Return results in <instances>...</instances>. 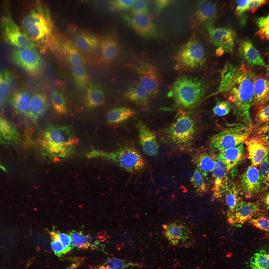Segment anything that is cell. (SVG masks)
<instances>
[{
	"mask_svg": "<svg viewBox=\"0 0 269 269\" xmlns=\"http://www.w3.org/2000/svg\"><path fill=\"white\" fill-rule=\"evenodd\" d=\"M72 71L77 87L80 90L85 89L88 84L89 78L83 66H72Z\"/></svg>",
	"mask_w": 269,
	"mask_h": 269,
	"instance_id": "39",
	"label": "cell"
},
{
	"mask_svg": "<svg viewBox=\"0 0 269 269\" xmlns=\"http://www.w3.org/2000/svg\"><path fill=\"white\" fill-rule=\"evenodd\" d=\"M260 175L264 183L267 184L269 179V159L266 157L260 164Z\"/></svg>",
	"mask_w": 269,
	"mask_h": 269,
	"instance_id": "49",
	"label": "cell"
},
{
	"mask_svg": "<svg viewBox=\"0 0 269 269\" xmlns=\"http://www.w3.org/2000/svg\"><path fill=\"white\" fill-rule=\"evenodd\" d=\"M48 14V12L45 13L43 11L35 13L33 21L26 30L25 34H27L31 39L35 41H43L48 38L52 31V26Z\"/></svg>",
	"mask_w": 269,
	"mask_h": 269,
	"instance_id": "11",
	"label": "cell"
},
{
	"mask_svg": "<svg viewBox=\"0 0 269 269\" xmlns=\"http://www.w3.org/2000/svg\"><path fill=\"white\" fill-rule=\"evenodd\" d=\"M72 246L79 249H88L90 245L91 238L82 231L73 230L69 232Z\"/></svg>",
	"mask_w": 269,
	"mask_h": 269,
	"instance_id": "37",
	"label": "cell"
},
{
	"mask_svg": "<svg viewBox=\"0 0 269 269\" xmlns=\"http://www.w3.org/2000/svg\"><path fill=\"white\" fill-rule=\"evenodd\" d=\"M51 100L53 107L58 113L63 114L66 113V99L62 93L55 90L52 94Z\"/></svg>",
	"mask_w": 269,
	"mask_h": 269,
	"instance_id": "41",
	"label": "cell"
},
{
	"mask_svg": "<svg viewBox=\"0 0 269 269\" xmlns=\"http://www.w3.org/2000/svg\"><path fill=\"white\" fill-rule=\"evenodd\" d=\"M207 85L199 79L189 76L178 78L168 93L179 106L185 108L191 107L200 101L205 95Z\"/></svg>",
	"mask_w": 269,
	"mask_h": 269,
	"instance_id": "2",
	"label": "cell"
},
{
	"mask_svg": "<svg viewBox=\"0 0 269 269\" xmlns=\"http://www.w3.org/2000/svg\"><path fill=\"white\" fill-rule=\"evenodd\" d=\"M30 94L24 91H14L9 98L10 104L17 114L28 115L31 99Z\"/></svg>",
	"mask_w": 269,
	"mask_h": 269,
	"instance_id": "24",
	"label": "cell"
},
{
	"mask_svg": "<svg viewBox=\"0 0 269 269\" xmlns=\"http://www.w3.org/2000/svg\"><path fill=\"white\" fill-rule=\"evenodd\" d=\"M249 0H237L236 9L239 14H242L246 10L247 6Z\"/></svg>",
	"mask_w": 269,
	"mask_h": 269,
	"instance_id": "52",
	"label": "cell"
},
{
	"mask_svg": "<svg viewBox=\"0 0 269 269\" xmlns=\"http://www.w3.org/2000/svg\"><path fill=\"white\" fill-rule=\"evenodd\" d=\"M20 141L18 130L10 122L0 116V143L14 145Z\"/></svg>",
	"mask_w": 269,
	"mask_h": 269,
	"instance_id": "22",
	"label": "cell"
},
{
	"mask_svg": "<svg viewBox=\"0 0 269 269\" xmlns=\"http://www.w3.org/2000/svg\"><path fill=\"white\" fill-rule=\"evenodd\" d=\"M195 122L190 116L183 114L177 118L165 130L168 140L179 147H186L191 144L197 132Z\"/></svg>",
	"mask_w": 269,
	"mask_h": 269,
	"instance_id": "4",
	"label": "cell"
},
{
	"mask_svg": "<svg viewBox=\"0 0 269 269\" xmlns=\"http://www.w3.org/2000/svg\"><path fill=\"white\" fill-rule=\"evenodd\" d=\"M239 53L242 57L249 64L264 66L266 64L258 50L251 42L245 41L241 44Z\"/></svg>",
	"mask_w": 269,
	"mask_h": 269,
	"instance_id": "25",
	"label": "cell"
},
{
	"mask_svg": "<svg viewBox=\"0 0 269 269\" xmlns=\"http://www.w3.org/2000/svg\"><path fill=\"white\" fill-rule=\"evenodd\" d=\"M51 245L54 254L58 257H61L67 252L61 243L57 239L51 238Z\"/></svg>",
	"mask_w": 269,
	"mask_h": 269,
	"instance_id": "48",
	"label": "cell"
},
{
	"mask_svg": "<svg viewBox=\"0 0 269 269\" xmlns=\"http://www.w3.org/2000/svg\"><path fill=\"white\" fill-rule=\"evenodd\" d=\"M217 14L215 4L208 0H200L198 3L196 12L198 19L206 27L213 26Z\"/></svg>",
	"mask_w": 269,
	"mask_h": 269,
	"instance_id": "21",
	"label": "cell"
},
{
	"mask_svg": "<svg viewBox=\"0 0 269 269\" xmlns=\"http://www.w3.org/2000/svg\"><path fill=\"white\" fill-rule=\"evenodd\" d=\"M225 201L228 207L227 216L229 217L234 211L237 206L241 202L237 189L234 185L227 183L225 189Z\"/></svg>",
	"mask_w": 269,
	"mask_h": 269,
	"instance_id": "34",
	"label": "cell"
},
{
	"mask_svg": "<svg viewBox=\"0 0 269 269\" xmlns=\"http://www.w3.org/2000/svg\"><path fill=\"white\" fill-rule=\"evenodd\" d=\"M51 238L55 239L59 241L63 245L67 252L73 248L71 244V239L68 234L61 232L57 231L50 232Z\"/></svg>",
	"mask_w": 269,
	"mask_h": 269,
	"instance_id": "42",
	"label": "cell"
},
{
	"mask_svg": "<svg viewBox=\"0 0 269 269\" xmlns=\"http://www.w3.org/2000/svg\"><path fill=\"white\" fill-rule=\"evenodd\" d=\"M170 2L169 0H158L156 1V4L157 10L159 11L167 6Z\"/></svg>",
	"mask_w": 269,
	"mask_h": 269,
	"instance_id": "54",
	"label": "cell"
},
{
	"mask_svg": "<svg viewBox=\"0 0 269 269\" xmlns=\"http://www.w3.org/2000/svg\"><path fill=\"white\" fill-rule=\"evenodd\" d=\"M258 121L261 123H267L269 120V105L267 103L258 109L256 115Z\"/></svg>",
	"mask_w": 269,
	"mask_h": 269,
	"instance_id": "47",
	"label": "cell"
},
{
	"mask_svg": "<svg viewBox=\"0 0 269 269\" xmlns=\"http://www.w3.org/2000/svg\"><path fill=\"white\" fill-rule=\"evenodd\" d=\"M243 143L220 152L218 154L217 160L223 163L227 171L237 165L243 159L244 152Z\"/></svg>",
	"mask_w": 269,
	"mask_h": 269,
	"instance_id": "20",
	"label": "cell"
},
{
	"mask_svg": "<svg viewBox=\"0 0 269 269\" xmlns=\"http://www.w3.org/2000/svg\"><path fill=\"white\" fill-rule=\"evenodd\" d=\"M78 139L67 127L52 126L45 131L42 141L46 151L52 155L64 157L69 154Z\"/></svg>",
	"mask_w": 269,
	"mask_h": 269,
	"instance_id": "3",
	"label": "cell"
},
{
	"mask_svg": "<svg viewBox=\"0 0 269 269\" xmlns=\"http://www.w3.org/2000/svg\"><path fill=\"white\" fill-rule=\"evenodd\" d=\"M253 105L257 110L268 103L269 100V82L267 76L255 74L253 82Z\"/></svg>",
	"mask_w": 269,
	"mask_h": 269,
	"instance_id": "18",
	"label": "cell"
},
{
	"mask_svg": "<svg viewBox=\"0 0 269 269\" xmlns=\"http://www.w3.org/2000/svg\"><path fill=\"white\" fill-rule=\"evenodd\" d=\"M124 96L130 101L143 105L147 104L150 96L138 82L131 86L125 93Z\"/></svg>",
	"mask_w": 269,
	"mask_h": 269,
	"instance_id": "30",
	"label": "cell"
},
{
	"mask_svg": "<svg viewBox=\"0 0 269 269\" xmlns=\"http://www.w3.org/2000/svg\"><path fill=\"white\" fill-rule=\"evenodd\" d=\"M148 14L134 15L131 17L123 14V18L140 35L144 37H154L157 36L156 28Z\"/></svg>",
	"mask_w": 269,
	"mask_h": 269,
	"instance_id": "14",
	"label": "cell"
},
{
	"mask_svg": "<svg viewBox=\"0 0 269 269\" xmlns=\"http://www.w3.org/2000/svg\"><path fill=\"white\" fill-rule=\"evenodd\" d=\"M256 23L259 28V32L263 36L268 38L269 35V16L257 18Z\"/></svg>",
	"mask_w": 269,
	"mask_h": 269,
	"instance_id": "45",
	"label": "cell"
},
{
	"mask_svg": "<svg viewBox=\"0 0 269 269\" xmlns=\"http://www.w3.org/2000/svg\"><path fill=\"white\" fill-rule=\"evenodd\" d=\"M102 57L105 62H109L117 56L119 51L118 47L115 40L113 39H104L101 44Z\"/></svg>",
	"mask_w": 269,
	"mask_h": 269,
	"instance_id": "33",
	"label": "cell"
},
{
	"mask_svg": "<svg viewBox=\"0 0 269 269\" xmlns=\"http://www.w3.org/2000/svg\"><path fill=\"white\" fill-rule=\"evenodd\" d=\"M134 114L131 109L123 107L114 108L108 113L107 118L110 123H117L123 122Z\"/></svg>",
	"mask_w": 269,
	"mask_h": 269,
	"instance_id": "35",
	"label": "cell"
},
{
	"mask_svg": "<svg viewBox=\"0 0 269 269\" xmlns=\"http://www.w3.org/2000/svg\"><path fill=\"white\" fill-rule=\"evenodd\" d=\"M249 221L250 223L257 228L263 231H269V219L265 215L253 217Z\"/></svg>",
	"mask_w": 269,
	"mask_h": 269,
	"instance_id": "43",
	"label": "cell"
},
{
	"mask_svg": "<svg viewBox=\"0 0 269 269\" xmlns=\"http://www.w3.org/2000/svg\"><path fill=\"white\" fill-rule=\"evenodd\" d=\"M72 263L66 269H76L83 263L84 260V258L77 257L73 259Z\"/></svg>",
	"mask_w": 269,
	"mask_h": 269,
	"instance_id": "51",
	"label": "cell"
},
{
	"mask_svg": "<svg viewBox=\"0 0 269 269\" xmlns=\"http://www.w3.org/2000/svg\"><path fill=\"white\" fill-rule=\"evenodd\" d=\"M254 75L244 65L227 63L221 72L218 89L232 104L238 119L248 125L252 123L250 110L253 104Z\"/></svg>",
	"mask_w": 269,
	"mask_h": 269,
	"instance_id": "1",
	"label": "cell"
},
{
	"mask_svg": "<svg viewBox=\"0 0 269 269\" xmlns=\"http://www.w3.org/2000/svg\"><path fill=\"white\" fill-rule=\"evenodd\" d=\"M230 110L229 104L227 102L221 101L218 102L213 109L215 114L217 115L222 116L229 113Z\"/></svg>",
	"mask_w": 269,
	"mask_h": 269,
	"instance_id": "46",
	"label": "cell"
},
{
	"mask_svg": "<svg viewBox=\"0 0 269 269\" xmlns=\"http://www.w3.org/2000/svg\"><path fill=\"white\" fill-rule=\"evenodd\" d=\"M13 62L32 75L40 73L44 66L42 59L37 52L33 49H17L11 54Z\"/></svg>",
	"mask_w": 269,
	"mask_h": 269,
	"instance_id": "7",
	"label": "cell"
},
{
	"mask_svg": "<svg viewBox=\"0 0 269 269\" xmlns=\"http://www.w3.org/2000/svg\"><path fill=\"white\" fill-rule=\"evenodd\" d=\"M265 0H249L246 7V10L256 8L263 4Z\"/></svg>",
	"mask_w": 269,
	"mask_h": 269,
	"instance_id": "53",
	"label": "cell"
},
{
	"mask_svg": "<svg viewBox=\"0 0 269 269\" xmlns=\"http://www.w3.org/2000/svg\"><path fill=\"white\" fill-rule=\"evenodd\" d=\"M76 45L78 49L85 53L93 51L97 48L99 42L93 35L85 33L77 34L75 37Z\"/></svg>",
	"mask_w": 269,
	"mask_h": 269,
	"instance_id": "29",
	"label": "cell"
},
{
	"mask_svg": "<svg viewBox=\"0 0 269 269\" xmlns=\"http://www.w3.org/2000/svg\"><path fill=\"white\" fill-rule=\"evenodd\" d=\"M134 0H116L112 1L113 7L119 9H127L131 8Z\"/></svg>",
	"mask_w": 269,
	"mask_h": 269,
	"instance_id": "50",
	"label": "cell"
},
{
	"mask_svg": "<svg viewBox=\"0 0 269 269\" xmlns=\"http://www.w3.org/2000/svg\"><path fill=\"white\" fill-rule=\"evenodd\" d=\"M206 27L209 33L211 41L218 47L217 50L222 54L224 52L232 51L235 37L231 29L225 27L215 28L213 26Z\"/></svg>",
	"mask_w": 269,
	"mask_h": 269,
	"instance_id": "12",
	"label": "cell"
},
{
	"mask_svg": "<svg viewBox=\"0 0 269 269\" xmlns=\"http://www.w3.org/2000/svg\"><path fill=\"white\" fill-rule=\"evenodd\" d=\"M141 266L142 265L137 263L113 257L94 266L91 269H126L130 267Z\"/></svg>",
	"mask_w": 269,
	"mask_h": 269,
	"instance_id": "32",
	"label": "cell"
},
{
	"mask_svg": "<svg viewBox=\"0 0 269 269\" xmlns=\"http://www.w3.org/2000/svg\"><path fill=\"white\" fill-rule=\"evenodd\" d=\"M244 142L246 147L248 157L252 165L255 166L260 164L268 156L269 146L257 135L249 137Z\"/></svg>",
	"mask_w": 269,
	"mask_h": 269,
	"instance_id": "16",
	"label": "cell"
},
{
	"mask_svg": "<svg viewBox=\"0 0 269 269\" xmlns=\"http://www.w3.org/2000/svg\"><path fill=\"white\" fill-rule=\"evenodd\" d=\"M64 52L68 61L72 66H83L85 60L75 44L68 41L64 46Z\"/></svg>",
	"mask_w": 269,
	"mask_h": 269,
	"instance_id": "31",
	"label": "cell"
},
{
	"mask_svg": "<svg viewBox=\"0 0 269 269\" xmlns=\"http://www.w3.org/2000/svg\"><path fill=\"white\" fill-rule=\"evenodd\" d=\"M260 206L258 202H241L233 214L228 217V222L233 225H241L259 213Z\"/></svg>",
	"mask_w": 269,
	"mask_h": 269,
	"instance_id": "15",
	"label": "cell"
},
{
	"mask_svg": "<svg viewBox=\"0 0 269 269\" xmlns=\"http://www.w3.org/2000/svg\"><path fill=\"white\" fill-rule=\"evenodd\" d=\"M205 58L204 49L195 38H192L183 46L176 57V69H192L204 64Z\"/></svg>",
	"mask_w": 269,
	"mask_h": 269,
	"instance_id": "6",
	"label": "cell"
},
{
	"mask_svg": "<svg viewBox=\"0 0 269 269\" xmlns=\"http://www.w3.org/2000/svg\"><path fill=\"white\" fill-rule=\"evenodd\" d=\"M132 13L134 15L140 14H148L149 11L146 0H134L131 7Z\"/></svg>",
	"mask_w": 269,
	"mask_h": 269,
	"instance_id": "44",
	"label": "cell"
},
{
	"mask_svg": "<svg viewBox=\"0 0 269 269\" xmlns=\"http://www.w3.org/2000/svg\"><path fill=\"white\" fill-rule=\"evenodd\" d=\"M98 156L111 159L130 173L139 172L145 166L144 160L139 153L133 147L128 145L124 146L110 153L100 151Z\"/></svg>",
	"mask_w": 269,
	"mask_h": 269,
	"instance_id": "5",
	"label": "cell"
},
{
	"mask_svg": "<svg viewBox=\"0 0 269 269\" xmlns=\"http://www.w3.org/2000/svg\"><path fill=\"white\" fill-rule=\"evenodd\" d=\"M136 69L139 76L138 83L150 96H156L159 91L160 86L159 77L157 67L145 63L137 67Z\"/></svg>",
	"mask_w": 269,
	"mask_h": 269,
	"instance_id": "10",
	"label": "cell"
},
{
	"mask_svg": "<svg viewBox=\"0 0 269 269\" xmlns=\"http://www.w3.org/2000/svg\"><path fill=\"white\" fill-rule=\"evenodd\" d=\"M195 161L198 169L205 176L207 172L213 171L215 166L216 161L207 153L200 155L196 158Z\"/></svg>",
	"mask_w": 269,
	"mask_h": 269,
	"instance_id": "38",
	"label": "cell"
},
{
	"mask_svg": "<svg viewBox=\"0 0 269 269\" xmlns=\"http://www.w3.org/2000/svg\"><path fill=\"white\" fill-rule=\"evenodd\" d=\"M250 265L252 269H269L268 251L263 248L258 250L251 257Z\"/></svg>",
	"mask_w": 269,
	"mask_h": 269,
	"instance_id": "36",
	"label": "cell"
},
{
	"mask_svg": "<svg viewBox=\"0 0 269 269\" xmlns=\"http://www.w3.org/2000/svg\"><path fill=\"white\" fill-rule=\"evenodd\" d=\"M226 170L225 167L222 162L217 160L216 161L213 175L214 179L213 195L216 198L221 197L224 193L228 183Z\"/></svg>",
	"mask_w": 269,
	"mask_h": 269,
	"instance_id": "26",
	"label": "cell"
},
{
	"mask_svg": "<svg viewBox=\"0 0 269 269\" xmlns=\"http://www.w3.org/2000/svg\"><path fill=\"white\" fill-rule=\"evenodd\" d=\"M205 176L199 170L196 169L192 176L191 181L192 185L199 194H203L207 190V186Z\"/></svg>",
	"mask_w": 269,
	"mask_h": 269,
	"instance_id": "40",
	"label": "cell"
},
{
	"mask_svg": "<svg viewBox=\"0 0 269 269\" xmlns=\"http://www.w3.org/2000/svg\"><path fill=\"white\" fill-rule=\"evenodd\" d=\"M15 83L14 77L10 71H0V109L15 91Z\"/></svg>",
	"mask_w": 269,
	"mask_h": 269,
	"instance_id": "23",
	"label": "cell"
},
{
	"mask_svg": "<svg viewBox=\"0 0 269 269\" xmlns=\"http://www.w3.org/2000/svg\"><path fill=\"white\" fill-rule=\"evenodd\" d=\"M249 136L245 133L225 130L212 136L209 145L212 150L219 152L243 143Z\"/></svg>",
	"mask_w": 269,
	"mask_h": 269,
	"instance_id": "9",
	"label": "cell"
},
{
	"mask_svg": "<svg viewBox=\"0 0 269 269\" xmlns=\"http://www.w3.org/2000/svg\"><path fill=\"white\" fill-rule=\"evenodd\" d=\"M85 99L88 107L93 108L102 105L104 100V94L101 86L94 83H88Z\"/></svg>",
	"mask_w": 269,
	"mask_h": 269,
	"instance_id": "28",
	"label": "cell"
},
{
	"mask_svg": "<svg viewBox=\"0 0 269 269\" xmlns=\"http://www.w3.org/2000/svg\"><path fill=\"white\" fill-rule=\"evenodd\" d=\"M262 181L258 169L253 165L249 166L241 178V186L243 191L248 194L257 192L260 189Z\"/></svg>",
	"mask_w": 269,
	"mask_h": 269,
	"instance_id": "19",
	"label": "cell"
},
{
	"mask_svg": "<svg viewBox=\"0 0 269 269\" xmlns=\"http://www.w3.org/2000/svg\"><path fill=\"white\" fill-rule=\"evenodd\" d=\"M163 226L164 236L173 245L185 243L192 237L191 229L184 222L174 221Z\"/></svg>",
	"mask_w": 269,
	"mask_h": 269,
	"instance_id": "13",
	"label": "cell"
},
{
	"mask_svg": "<svg viewBox=\"0 0 269 269\" xmlns=\"http://www.w3.org/2000/svg\"><path fill=\"white\" fill-rule=\"evenodd\" d=\"M49 106L48 98L41 93L34 94L31 98L28 115L34 120L41 116Z\"/></svg>",
	"mask_w": 269,
	"mask_h": 269,
	"instance_id": "27",
	"label": "cell"
},
{
	"mask_svg": "<svg viewBox=\"0 0 269 269\" xmlns=\"http://www.w3.org/2000/svg\"><path fill=\"white\" fill-rule=\"evenodd\" d=\"M136 126L139 143L143 151L148 155H155L158 153L159 148L156 136L142 122L138 121Z\"/></svg>",
	"mask_w": 269,
	"mask_h": 269,
	"instance_id": "17",
	"label": "cell"
},
{
	"mask_svg": "<svg viewBox=\"0 0 269 269\" xmlns=\"http://www.w3.org/2000/svg\"><path fill=\"white\" fill-rule=\"evenodd\" d=\"M1 24L4 40L7 43L21 49H33L36 47L35 44L26 35L20 32L18 26L9 16L3 17Z\"/></svg>",
	"mask_w": 269,
	"mask_h": 269,
	"instance_id": "8",
	"label": "cell"
}]
</instances>
